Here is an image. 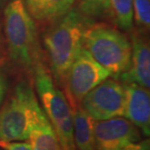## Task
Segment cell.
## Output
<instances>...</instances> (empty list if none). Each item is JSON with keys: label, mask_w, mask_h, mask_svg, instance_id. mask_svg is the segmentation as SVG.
Instances as JSON below:
<instances>
[{"label": "cell", "mask_w": 150, "mask_h": 150, "mask_svg": "<svg viewBox=\"0 0 150 150\" xmlns=\"http://www.w3.org/2000/svg\"><path fill=\"white\" fill-rule=\"evenodd\" d=\"M92 23L93 20L72 8L55 21L44 35L52 72L59 83L64 84L71 64L83 48L84 33Z\"/></svg>", "instance_id": "cell-1"}, {"label": "cell", "mask_w": 150, "mask_h": 150, "mask_svg": "<svg viewBox=\"0 0 150 150\" xmlns=\"http://www.w3.org/2000/svg\"><path fill=\"white\" fill-rule=\"evenodd\" d=\"M83 48L115 78L126 72L130 67L131 42L113 26L92 23L84 33Z\"/></svg>", "instance_id": "cell-2"}, {"label": "cell", "mask_w": 150, "mask_h": 150, "mask_svg": "<svg viewBox=\"0 0 150 150\" xmlns=\"http://www.w3.org/2000/svg\"><path fill=\"white\" fill-rule=\"evenodd\" d=\"M34 81L45 114L55 130L62 149L75 150L72 108L67 98L42 64L34 65Z\"/></svg>", "instance_id": "cell-3"}, {"label": "cell", "mask_w": 150, "mask_h": 150, "mask_svg": "<svg viewBox=\"0 0 150 150\" xmlns=\"http://www.w3.org/2000/svg\"><path fill=\"white\" fill-rule=\"evenodd\" d=\"M8 49L14 62L30 67L36 51V26L25 0H10L4 11Z\"/></svg>", "instance_id": "cell-4"}, {"label": "cell", "mask_w": 150, "mask_h": 150, "mask_svg": "<svg viewBox=\"0 0 150 150\" xmlns=\"http://www.w3.org/2000/svg\"><path fill=\"white\" fill-rule=\"evenodd\" d=\"M41 108L28 84L17 85L10 100L0 110V142H25L38 110Z\"/></svg>", "instance_id": "cell-5"}, {"label": "cell", "mask_w": 150, "mask_h": 150, "mask_svg": "<svg viewBox=\"0 0 150 150\" xmlns=\"http://www.w3.org/2000/svg\"><path fill=\"white\" fill-rule=\"evenodd\" d=\"M110 76L109 71L101 67L85 48H82L71 64L64 81L72 107L78 105L91 90Z\"/></svg>", "instance_id": "cell-6"}, {"label": "cell", "mask_w": 150, "mask_h": 150, "mask_svg": "<svg viewBox=\"0 0 150 150\" xmlns=\"http://www.w3.org/2000/svg\"><path fill=\"white\" fill-rule=\"evenodd\" d=\"M79 105L95 121L124 117V86L117 79L107 78L91 90L82 98Z\"/></svg>", "instance_id": "cell-7"}, {"label": "cell", "mask_w": 150, "mask_h": 150, "mask_svg": "<svg viewBox=\"0 0 150 150\" xmlns=\"http://www.w3.org/2000/svg\"><path fill=\"white\" fill-rule=\"evenodd\" d=\"M95 150H124L142 139L140 131L125 117L95 121Z\"/></svg>", "instance_id": "cell-8"}, {"label": "cell", "mask_w": 150, "mask_h": 150, "mask_svg": "<svg viewBox=\"0 0 150 150\" xmlns=\"http://www.w3.org/2000/svg\"><path fill=\"white\" fill-rule=\"evenodd\" d=\"M125 90L124 117L131 121L145 137L150 134L149 90L136 83L123 84Z\"/></svg>", "instance_id": "cell-9"}, {"label": "cell", "mask_w": 150, "mask_h": 150, "mask_svg": "<svg viewBox=\"0 0 150 150\" xmlns=\"http://www.w3.org/2000/svg\"><path fill=\"white\" fill-rule=\"evenodd\" d=\"M132 55L128 70L118 77L122 84L136 83L149 90L150 86V49L144 38L139 34L132 37Z\"/></svg>", "instance_id": "cell-10"}, {"label": "cell", "mask_w": 150, "mask_h": 150, "mask_svg": "<svg viewBox=\"0 0 150 150\" xmlns=\"http://www.w3.org/2000/svg\"><path fill=\"white\" fill-rule=\"evenodd\" d=\"M28 139L33 150H62L55 130L42 108L32 121Z\"/></svg>", "instance_id": "cell-11"}, {"label": "cell", "mask_w": 150, "mask_h": 150, "mask_svg": "<svg viewBox=\"0 0 150 150\" xmlns=\"http://www.w3.org/2000/svg\"><path fill=\"white\" fill-rule=\"evenodd\" d=\"M33 19L40 22H55L72 9L74 0H25Z\"/></svg>", "instance_id": "cell-12"}, {"label": "cell", "mask_w": 150, "mask_h": 150, "mask_svg": "<svg viewBox=\"0 0 150 150\" xmlns=\"http://www.w3.org/2000/svg\"><path fill=\"white\" fill-rule=\"evenodd\" d=\"M72 117L75 149L95 150V120L79 104L72 107Z\"/></svg>", "instance_id": "cell-13"}, {"label": "cell", "mask_w": 150, "mask_h": 150, "mask_svg": "<svg viewBox=\"0 0 150 150\" xmlns=\"http://www.w3.org/2000/svg\"><path fill=\"white\" fill-rule=\"evenodd\" d=\"M109 16L123 30L130 31L133 28L134 12L133 0H107Z\"/></svg>", "instance_id": "cell-14"}, {"label": "cell", "mask_w": 150, "mask_h": 150, "mask_svg": "<svg viewBox=\"0 0 150 150\" xmlns=\"http://www.w3.org/2000/svg\"><path fill=\"white\" fill-rule=\"evenodd\" d=\"M75 3L77 10L91 20L109 15L107 0H74Z\"/></svg>", "instance_id": "cell-15"}, {"label": "cell", "mask_w": 150, "mask_h": 150, "mask_svg": "<svg viewBox=\"0 0 150 150\" xmlns=\"http://www.w3.org/2000/svg\"><path fill=\"white\" fill-rule=\"evenodd\" d=\"M133 12L137 25L148 29L150 25L149 0H133Z\"/></svg>", "instance_id": "cell-16"}, {"label": "cell", "mask_w": 150, "mask_h": 150, "mask_svg": "<svg viewBox=\"0 0 150 150\" xmlns=\"http://www.w3.org/2000/svg\"><path fill=\"white\" fill-rule=\"evenodd\" d=\"M0 147L4 150H33L29 143L23 142H0Z\"/></svg>", "instance_id": "cell-17"}, {"label": "cell", "mask_w": 150, "mask_h": 150, "mask_svg": "<svg viewBox=\"0 0 150 150\" xmlns=\"http://www.w3.org/2000/svg\"><path fill=\"white\" fill-rule=\"evenodd\" d=\"M124 150H150L149 139H142L128 144Z\"/></svg>", "instance_id": "cell-18"}, {"label": "cell", "mask_w": 150, "mask_h": 150, "mask_svg": "<svg viewBox=\"0 0 150 150\" xmlns=\"http://www.w3.org/2000/svg\"><path fill=\"white\" fill-rule=\"evenodd\" d=\"M6 92V82H5V78L4 76L0 72V104H1L3 98H4Z\"/></svg>", "instance_id": "cell-19"}, {"label": "cell", "mask_w": 150, "mask_h": 150, "mask_svg": "<svg viewBox=\"0 0 150 150\" xmlns=\"http://www.w3.org/2000/svg\"><path fill=\"white\" fill-rule=\"evenodd\" d=\"M4 2H5V0H0V8L2 7L3 4H4Z\"/></svg>", "instance_id": "cell-20"}]
</instances>
